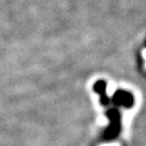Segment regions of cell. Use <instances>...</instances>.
<instances>
[{
	"instance_id": "obj_1",
	"label": "cell",
	"mask_w": 146,
	"mask_h": 146,
	"mask_svg": "<svg viewBox=\"0 0 146 146\" xmlns=\"http://www.w3.org/2000/svg\"><path fill=\"white\" fill-rule=\"evenodd\" d=\"M100 146H120L118 143H115V144H104V145H100Z\"/></svg>"
}]
</instances>
